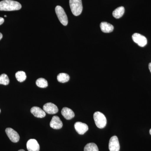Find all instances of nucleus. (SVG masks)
I'll return each mask as SVG.
<instances>
[{
  "label": "nucleus",
  "instance_id": "12",
  "mask_svg": "<svg viewBox=\"0 0 151 151\" xmlns=\"http://www.w3.org/2000/svg\"><path fill=\"white\" fill-rule=\"evenodd\" d=\"M31 112L35 117L38 118H42L46 116V113L38 107H33L31 109Z\"/></svg>",
  "mask_w": 151,
  "mask_h": 151
},
{
  "label": "nucleus",
  "instance_id": "21",
  "mask_svg": "<svg viewBox=\"0 0 151 151\" xmlns=\"http://www.w3.org/2000/svg\"><path fill=\"white\" fill-rule=\"evenodd\" d=\"M4 19L2 17H0V25L4 23Z\"/></svg>",
  "mask_w": 151,
  "mask_h": 151
},
{
  "label": "nucleus",
  "instance_id": "5",
  "mask_svg": "<svg viewBox=\"0 0 151 151\" xmlns=\"http://www.w3.org/2000/svg\"><path fill=\"white\" fill-rule=\"evenodd\" d=\"M133 41L139 46L143 47L147 44V40L145 37L144 36L140 34L136 33L133 35L132 36Z\"/></svg>",
  "mask_w": 151,
  "mask_h": 151
},
{
  "label": "nucleus",
  "instance_id": "13",
  "mask_svg": "<svg viewBox=\"0 0 151 151\" xmlns=\"http://www.w3.org/2000/svg\"><path fill=\"white\" fill-rule=\"evenodd\" d=\"M61 114L64 118L68 120L73 119L75 116L73 111L70 108L66 107L63 108L61 111Z\"/></svg>",
  "mask_w": 151,
  "mask_h": 151
},
{
  "label": "nucleus",
  "instance_id": "7",
  "mask_svg": "<svg viewBox=\"0 0 151 151\" xmlns=\"http://www.w3.org/2000/svg\"><path fill=\"white\" fill-rule=\"evenodd\" d=\"M120 146L119 139L116 136L110 139L109 143V149L110 151H119Z\"/></svg>",
  "mask_w": 151,
  "mask_h": 151
},
{
  "label": "nucleus",
  "instance_id": "22",
  "mask_svg": "<svg viewBox=\"0 0 151 151\" xmlns=\"http://www.w3.org/2000/svg\"><path fill=\"white\" fill-rule=\"evenodd\" d=\"M149 68L151 73V63H150L149 64Z\"/></svg>",
  "mask_w": 151,
  "mask_h": 151
},
{
  "label": "nucleus",
  "instance_id": "3",
  "mask_svg": "<svg viewBox=\"0 0 151 151\" xmlns=\"http://www.w3.org/2000/svg\"><path fill=\"white\" fill-rule=\"evenodd\" d=\"M94 119L96 126L99 129L105 128L107 124V119L105 115L99 111L94 113Z\"/></svg>",
  "mask_w": 151,
  "mask_h": 151
},
{
  "label": "nucleus",
  "instance_id": "11",
  "mask_svg": "<svg viewBox=\"0 0 151 151\" xmlns=\"http://www.w3.org/2000/svg\"><path fill=\"white\" fill-rule=\"evenodd\" d=\"M50 126L52 129H59L63 127V123L59 117L54 116L52 117Z\"/></svg>",
  "mask_w": 151,
  "mask_h": 151
},
{
  "label": "nucleus",
  "instance_id": "25",
  "mask_svg": "<svg viewBox=\"0 0 151 151\" xmlns=\"http://www.w3.org/2000/svg\"><path fill=\"white\" fill-rule=\"evenodd\" d=\"M150 135H151V129H150Z\"/></svg>",
  "mask_w": 151,
  "mask_h": 151
},
{
  "label": "nucleus",
  "instance_id": "20",
  "mask_svg": "<svg viewBox=\"0 0 151 151\" xmlns=\"http://www.w3.org/2000/svg\"><path fill=\"white\" fill-rule=\"evenodd\" d=\"M9 83V79L6 74L3 73L0 76V84L7 85Z\"/></svg>",
  "mask_w": 151,
  "mask_h": 151
},
{
  "label": "nucleus",
  "instance_id": "19",
  "mask_svg": "<svg viewBox=\"0 0 151 151\" xmlns=\"http://www.w3.org/2000/svg\"><path fill=\"white\" fill-rule=\"evenodd\" d=\"M36 84L40 88H46L48 86V83L46 79L42 78H38L36 81Z\"/></svg>",
  "mask_w": 151,
  "mask_h": 151
},
{
  "label": "nucleus",
  "instance_id": "17",
  "mask_svg": "<svg viewBox=\"0 0 151 151\" xmlns=\"http://www.w3.org/2000/svg\"><path fill=\"white\" fill-rule=\"evenodd\" d=\"M15 76L17 81L20 82L24 81L27 78L26 73L23 71H18L16 73Z\"/></svg>",
  "mask_w": 151,
  "mask_h": 151
},
{
  "label": "nucleus",
  "instance_id": "18",
  "mask_svg": "<svg viewBox=\"0 0 151 151\" xmlns=\"http://www.w3.org/2000/svg\"><path fill=\"white\" fill-rule=\"evenodd\" d=\"M84 151H99V150L96 144L93 143H90L85 146Z\"/></svg>",
  "mask_w": 151,
  "mask_h": 151
},
{
  "label": "nucleus",
  "instance_id": "23",
  "mask_svg": "<svg viewBox=\"0 0 151 151\" xmlns=\"http://www.w3.org/2000/svg\"><path fill=\"white\" fill-rule=\"evenodd\" d=\"M3 37V35L1 33H0V40H1V39Z\"/></svg>",
  "mask_w": 151,
  "mask_h": 151
},
{
  "label": "nucleus",
  "instance_id": "16",
  "mask_svg": "<svg viewBox=\"0 0 151 151\" xmlns=\"http://www.w3.org/2000/svg\"><path fill=\"white\" fill-rule=\"evenodd\" d=\"M70 79V76L65 73H60L58 75L57 80L60 83H65L69 81Z\"/></svg>",
  "mask_w": 151,
  "mask_h": 151
},
{
  "label": "nucleus",
  "instance_id": "15",
  "mask_svg": "<svg viewBox=\"0 0 151 151\" xmlns=\"http://www.w3.org/2000/svg\"><path fill=\"white\" fill-rule=\"evenodd\" d=\"M124 12H125V9L124 7H119L113 11V15L115 18L119 19L123 16Z\"/></svg>",
  "mask_w": 151,
  "mask_h": 151
},
{
  "label": "nucleus",
  "instance_id": "4",
  "mask_svg": "<svg viewBox=\"0 0 151 151\" xmlns=\"http://www.w3.org/2000/svg\"><path fill=\"white\" fill-rule=\"evenodd\" d=\"M55 13L59 21L63 25L66 26L68 23V19L65 11L62 7L57 6L55 8Z\"/></svg>",
  "mask_w": 151,
  "mask_h": 151
},
{
  "label": "nucleus",
  "instance_id": "26",
  "mask_svg": "<svg viewBox=\"0 0 151 151\" xmlns=\"http://www.w3.org/2000/svg\"><path fill=\"white\" fill-rule=\"evenodd\" d=\"M4 17H7V16L6 15H5L4 16Z\"/></svg>",
  "mask_w": 151,
  "mask_h": 151
},
{
  "label": "nucleus",
  "instance_id": "27",
  "mask_svg": "<svg viewBox=\"0 0 151 151\" xmlns=\"http://www.w3.org/2000/svg\"><path fill=\"white\" fill-rule=\"evenodd\" d=\"M0 113H1V110H0Z\"/></svg>",
  "mask_w": 151,
  "mask_h": 151
},
{
  "label": "nucleus",
  "instance_id": "1",
  "mask_svg": "<svg viewBox=\"0 0 151 151\" xmlns=\"http://www.w3.org/2000/svg\"><path fill=\"white\" fill-rule=\"evenodd\" d=\"M21 8V4L16 1L4 0L0 2V11H17L20 9Z\"/></svg>",
  "mask_w": 151,
  "mask_h": 151
},
{
  "label": "nucleus",
  "instance_id": "14",
  "mask_svg": "<svg viewBox=\"0 0 151 151\" xmlns=\"http://www.w3.org/2000/svg\"><path fill=\"white\" fill-rule=\"evenodd\" d=\"M100 27L102 31L104 33L111 32L114 29V27L113 25L107 22H101L100 23Z\"/></svg>",
  "mask_w": 151,
  "mask_h": 151
},
{
  "label": "nucleus",
  "instance_id": "2",
  "mask_svg": "<svg viewBox=\"0 0 151 151\" xmlns=\"http://www.w3.org/2000/svg\"><path fill=\"white\" fill-rule=\"evenodd\" d=\"M69 5L72 14L75 16L81 14L83 10L81 0H69Z\"/></svg>",
  "mask_w": 151,
  "mask_h": 151
},
{
  "label": "nucleus",
  "instance_id": "6",
  "mask_svg": "<svg viewBox=\"0 0 151 151\" xmlns=\"http://www.w3.org/2000/svg\"><path fill=\"white\" fill-rule=\"evenodd\" d=\"M6 134L12 142L17 143L19 142L20 137L16 131L11 128H8L5 130Z\"/></svg>",
  "mask_w": 151,
  "mask_h": 151
},
{
  "label": "nucleus",
  "instance_id": "8",
  "mask_svg": "<svg viewBox=\"0 0 151 151\" xmlns=\"http://www.w3.org/2000/svg\"><path fill=\"white\" fill-rule=\"evenodd\" d=\"M44 111L49 114H55L58 112V109L56 105L51 103H46L43 107Z\"/></svg>",
  "mask_w": 151,
  "mask_h": 151
},
{
  "label": "nucleus",
  "instance_id": "9",
  "mask_svg": "<svg viewBox=\"0 0 151 151\" xmlns=\"http://www.w3.org/2000/svg\"><path fill=\"white\" fill-rule=\"evenodd\" d=\"M76 131L79 134L83 135L88 130V127L86 124L81 122H77L74 124Z\"/></svg>",
  "mask_w": 151,
  "mask_h": 151
},
{
  "label": "nucleus",
  "instance_id": "10",
  "mask_svg": "<svg viewBox=\"0 0 151 151\" xmlns=\"http://www.w3.org/2000/svg\"><path fill=\"white\" fill-rule=\"evenodd\" d=\"M27 148L28 151H39L40 145L36 140L31 139L27 143Z\"/></svg>",
  "mask_w": 151,
  "mask_h": 151
},
{
  "label": "nucleus",
  "instance_id": "24",
  "mask_svg": "<svg viewBox=\"0 0 151 151\" xmlns=\"http://www.w3.org/2000/svg\"><path fill=\"white\" fill-rule=\"evenodd\" d=\"M18 151H25V150H19Z\"/></svg>",
  "mask_w": 151,
  "mask_h": 151
}]
</instances>
